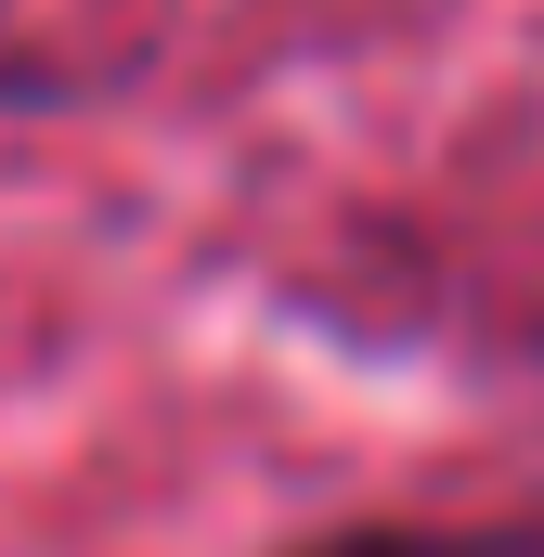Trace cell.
I'll list each match as a JSON object with an SVG mask.
<instances>
[{
	"mask_svg": "<svg viewBox=\"0 0 544 557\" xmlns=\"http://www.w3.org/2000/svg\"><path fill=\"white\" fill-rule=\"evenodd\" d=\"M298 557H544V532H337Z\"/></svg>",
	"mask_w": 544,
	"mask_h": 557,
	"instance_id": "cell-1",
	"label": "cell"
}]
</instances>
